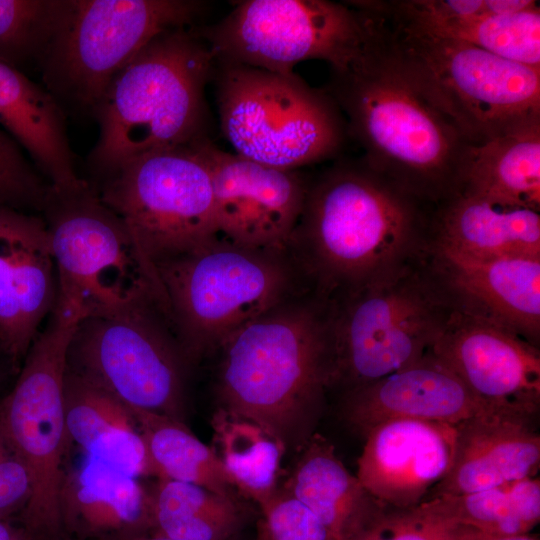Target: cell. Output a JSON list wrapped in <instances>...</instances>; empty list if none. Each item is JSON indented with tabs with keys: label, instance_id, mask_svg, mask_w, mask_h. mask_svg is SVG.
I'll return each mask as SVG.
<instances>
[{
	"label": "cell",
	"instance_id": "35",
	"mask_svg": "<svg viewBox=\"0 0 540 540\" xmlns=\"http://www.w3.org/2000/svg\"><path fill=\"white\" fill-rule=\"evenodd\" d=\"M459 526L435 497L415 507H387L359 540H452Z\"/></svg>",
	"mask_w": 540,
	"mask_h": 540
},
{
	"label": "cell",
	"instance_id": "33",
	"mask_svg": "<svg viewBox=\"0 0 540 540\" xmlns=\"http://www.w3.org/2000/svg\"><path fill=\"white\" fill-rule=\"evenodd\" d=\"M62 0H0V61L21 71L50 40Z\"/></svg>",
	"mask_w": 540,
	"mask_h": 540
},
{
	"label": "cell",
	"instance_id": "3",
	"mask_svg": "<svg viewBox=\"0 0 540 540\" xmlns=\"http://www.w3.org/2000/svg\"><path fill=\"white\" fill-rule=\"evenodd\" d=\"M221 407L302 446L326 390L331 362L326 303L292 297L234 332L219 348Z\"/></svg>",
	"mask_w": 540,
	"mask_h": 540
},
{
	"label": "cell",
	"instance_id": "8",
	"mask_svg": "<svg viewBox=\"0 0 540 540\" xmlns=\"http://www.w3.org/2000/svg\"><path fill=\"white\" fill-rule=\"evenodd\" d=\"M57 274V298L84 318L156 308L171 320L156 267L126 223L90 184L53 190L42 212Z\"/></svg>",
	"mask_w": 540,
	"mask_h": 540
},
{
	"label": "cell",
	"instance_id": "38",
	"mask_svg": "<svg viewBox=\"0 0 540 540\" xmlns=\"http://www.w3.org/2000/svg\"><path fill=\"white\" fill-rule=\"evenodd\" d=\"M30 495L29 472L0 425V519L24 509Z\"/></svg>",
	"mask_w": 540,
	"mask_h": 540
},
{
	"label": "cell",
	"instance_id": "21",
	"mask_svg": "<svg viewBox=\"0 0 540 540\" xmlns=\"http://www.w3.org/2000/svg\"><path fill=\"white\" fill-rule=\"evenodd\" d=\"M536 416L498 409L455 424L452 465L429 499L482 491L535 477L540 467Z\"/></svg>",
	"mask_w": 540,
	"mask_h": 540
},
{
	"label": "cell",
	"instance_id": "11",
	"mask_svg": "<svg viewBox=\"0 0 540 540\" xmlns=\"http://www.w3.org/2000/svg\"><path fill=\"white\" fill-rule=\"evenodd\" d=\"M83 318L76 305L56 299L13 388L0 402L2 430L30 475L31 495L23 509L29 540L63 536L58 500L69 442L64 388L69 347Z\"/></svg>",
	"mask_w": 540,
	"mask_h": 540
},
{
	"label": "cell",
	"instance_id": "2",
	"mask_svg": "<svg viewBox=\"0 0 540 540\" xmlns=\"http://www.w3.org/2000/svg\"><path fill=\"white\" fill-rule=\"evenodd\" d=\"M363 22V21H362ZM364 25V23H363ZM365 28V40L324 89L370 168L434 206L461 188L469 144L403 77Z\"/></svg>",
	"mask_w": 540,
	"mask_h": 540
},
{
	"label": "cell",
	"instance_id": "5",
	"mask_svg": "<svg viewBox=\"0 0 540 540\" xmlns=\"http://www.w3.org/2000/svg\"><path fill=\"white\" fill-rule=\"evenodd\" d=\"M215 57L197 26L168 29L112 79L93 111L99 136L88 155L104 179L144 154L206 136L205 87Z\"/></svg>",
	"mask_w": 540,
	"mask_h": 540
},
{
	"label": "cell",
	"instance_id": "29",
	"mask_svg": "<svg viewBox=\"0 0 540 540\" xmlns=\"http://www.w3.org/2000/svg\"><path fill=\"white\" fill-rule=\"evenodd\" d=\"M374 6L421 32L459 40L501 58L540 69V8L536 4L512 13H485L450 18H407Z\"/></svg>",
	"mask_w": 540,
	"mask_h": 540
},
{
	"label": "cell",
	"instance_id": "22",
	"mask_svg": "<svg viewBox=\"0 0 540 540\" xmlns=\"http://www.w3.org/2000/svg\"><path fill=\"white\" fill-rule=\"evenodd\" d=\"M64 536L77 540H141L154 534L151 490L138 478L85 454L65 467L59 492Z\"/></svg>",
	"mask_w": 540,
	"mask_h": 540
},
{
	"label": "cell",
	"instance_id": "27",
	"mask_svg": "<svg viewBox=\"0 0 540 540\" xmlns=\"http://www.w3.org/2000/svg\"><path fill=\"white\" fill-rule=\"evenodd\" d=\"M460 191L498 205L539 212L540 123L469 145Z\"/></svg>",
	"mask_w": 540,
	"mask_h": 540
},
{
	"label": "cell",
	"instance_id": "25",
	"mask_svg": "<svg viewBox=\"0 0 540 540\" xmlns=\"http://www.w3.org/2000/svg\"><path fill=\"white\" fill-rule=\"evenodd\" d=\"M301 447L283 490L309 508L334 540H359L387 507L348 471L325 437L313 434Z\"/></svg>",
	"mask_w": 540,
	"mask_h": 540
},
{
	"label": "cell",
	"instance_id": "23",
	"mask_svg": "<svg viewBox=\"0 0 540 540\" xmlns=\"http://www.w3.org/2000/svg\"><path fill=\"white\" fill-rule=\"evenodd\" d=\"M0 126L26 150L54 191L89 185L75 170L63 108L43 85L1 61Z\"/></svg>",
	"mask_w": 540,
	"mask_h": 540
},
{
	"label": "cell",
	"instance_id": "36",
	"mask_svg": "<svg viewBox=\"0 0 540 540\" xmlns=\"http://www.w3.org/2000/svg\"><path fill=\"white\" fill-rule=\"evenodd\" d=\"M260 510L270 540H334L311 510L283 489Z\"/></svg>",
	"mask_w": 540,
	"mask_h": 540
},
{
	"label": "cell",
	"instance_id": "28",
	"mask_svg": "<svg viewBox=\"0 0 540 540\" xmlns=\"http://www.w3.org/2000/svg\"><path fill=\"white\" fill-rule=\"evenodd\" d=\"M212 447L236 490L259 508L273 498L284 442L262 425L218 408L211 419Z\"/></svg>",
	"mask_w": 540,
	"mask_h": 540
},
{
	"label": "cell",
	"instance_id": "9",
	"mask_svg": "<svg viewBox=\"0 0 540 540\" xmlns=\"http://www.w3.org/2000/svg\"><path fill=\"white\" fill-rule=\"evenodd\" d=\"M213 76L221 129L238 156L298 170L341 151L347 127L339 107L295 72L215 60Z\"/></svg>",
	"mask_w": 540,
	"mask_h": 540
},
{
	"label": "cell",
	"instance_id": "17",
	"mask_svg": "<svg viewBox=\"0 0 540 540\" xmlns=\"http://www.w3.org/2000/svg\"><path fill=\"white\" fill-rule=\"evenodd\" d=\"M57 299V274L46 222L0 206V350L17 367Z\"/></svg>",
	"mask_w": 540,
	"mask_h": 540
},
{
	"label": "cell",
	"instance_id": "12",
	"mask_svg": "<svg viewBox=\"0 0 540 540\" xmlns=\"http://www.w3.org/2000/svg\"><path fill=\"white\" fill-rule=\"evenodd\" d=\"M199 140L132 159L96 189L153 263L217 235L212 174Z\"/></svg>",
	"mask_w": 540,
	"mask_h": 540
},
{
	"label": "cell",
	"instance_id": "20",
	"mask_svg": "<svg viewBox=\"0 0 540 540\" xmlns=\"http://www.w3.org/2000/svg\"><path fill=\"white\" fill-rule=\"evenodd\" d=\"M342 415L365 434L390 419L410 418L455 425L498 410L478 399L429 353L419 362L373 383L344 392Z\"/></svg>",
	"mask_w": 540,
	"mask_h": 540
},
{
	"label": "cell",
	"instance_id": "14",
	"mask_svg": "<svg viewBox=\"0 0 540 540\" xmlns=\"http://www.w3.org/2000/svg\"><path fill=\"white\" fill-rule=\"evenodd\" d=\"M197 31L216 61L292 74L307 60L344 69L359 53L365 28L346 2L327 0H249L219 22Z\"/></svg>",
	"mask_w": 540,
	"mask_h": 540
},
{
	"label": "cell",
	"instance_id": "43",
	"mask_svg": "<svg viewBox=\"0 0 540 540\" xmlns=\"http://www.w3.org/2000/svg\"><path fill=\"white\" fill-rule=\"evenodd\" d=\"M55 540H77V539H73V538H70V537H67V536L63 535V536H61V537H59V538H57Z\"/></svg>",
	"mask_w": 540,
	"mask_h": 540
},
{
	"label": "cell",
	"instance_id": "26",
	"mask_svg": "<svg viewBox=\"0 0 540 540\" xmlns=\"http://www.w3.org/2000/svg\"><path fill=\"white\" fill-rule=\"evenodd\" d=\"M64 411L69 441L85 454L138 479L156 477L134 415L110 392L67 369Z\"/></svg>",
	"mask_w": 540,
	"mask_h": 540
},
{
	"label": "cell",
	"instance_id": "1",
	"mask_svg": "<svg viewBox=\"0 0 540 540\" xmlns=\"http://www.w3.org/2000/svg\"><path fill=\"white\" fill-rule=\"evenodd\" d=\"M432 208L361 158L340 161L309 183L287 247L313 293L328 300L423 254Z\"/></svg>",
	"mask_w": 540,
	"mask_h": 540
},
{
	"label": "cell",
	"instance_id": "34",
	"mask_svg": "<svg viewBox=\"0 0 540 540\" xmlns=\"http://www.w3.org/2000/svg\"><path fill=\"white\" fill-rule=\"evenodd\" d=\"M51 193L50 183L0 127V206L42 213Z\"/></svg>",
	"mask_w": 540,
	"mask_h": 540
},
{
	"label": "cell",
	"instance_id": "41",
	"mask_svg": "<svg viewBox=\"0 0 540 540\" xmlns=\"http://www.w3.org/2000/svg\"><path fill=\"white\" fill-rule=\"evenodd\" d=\"M255 540H270L262 519L258 521Z\"/></svg>",
	"mask_w": 540,
	"mask_h": 540
},
{
	"label": "cell",
	"instance_id": "42",
	"mask_svg": "<svg viewBox=\"0 0 540 540\" xmlns=\"http://www.w3.org/2000/svg\"><path fill=\"white\" fill-rule=\"evenodd\" d=\"M141 540H176V539H172V538H169V537H166V536H162V535H159V534H152L146 538H143Z\"/></svg>",
	"mask_w": 540,
	"mask_h": 540
},
{
	"label": "cell",
	"instance_id": "4",
	"mask_svg": "<svg viewBox=\"0 0 540 540\" xmlns=\"http://www.w3.org/2000/svg\"><path fill=\"white\" fill-rule=\"evenodd\" d=\"M347 3L409 84L469 145L540 123V69L416 30L371 0Z\"/></svg>",
	"mask_w": 540,
	"mask_h": 540
},
{
	"label": "cell",
	"instance_id": "31",
	"mask_svg": "<svg viewBox=\"0 0 540 540\" xmlns=\"http://www.w3.org/2000/svg\"><path fill=\"white\" fill-rule=\"evenodd\" d=\"M146 443L157 479L204 487L236 498V489L212 447L200 441L184 422L130 409Z\"/></svg>",
	"mask_w": 540,
	"mask_h": 540
},
{
	"label": "cell",
	"instance_id": "15",
	"mask_svg": "<svg viewBox=\"0 0 540 540\" xmlns=\"http://www.w3.org/2000/svg\"><path fill=\"white\" fill-rule=\"evenodd\" d=\"M212 174L217 235L250 247L285 248L309 182L299 170L274 168L198 142Z\"/></svg>",
	"mask_w": 540,
	"mask_h": 540
},
{
	"label": "cell",
	"instance_id": "10",
	"mask_svg": "<svg viewBox=\"0 0 540 540\" xmlns=\"http://www.w3.org/2000/svg\"><path fill=\"white\" fill-rule=\"evenodd\" d=\"M196 0H62L38 62L43 86L65 113L92 116L116 74L155 36L197 26Z\"/></svg>",
	"mask_w": 540,
	"mask_h": 540
},
{
	"label": "cell",
	"instance_id": "18",
	"mask_svg": "<svg viewBox=\"0 0 540 540\" xmlns=\"http://www.w3.org/2000/svg\"><path fill=\"white\" fill-rule=\"evenodd\" d=\"M356 477L388 508L415 507L448 473L456 429L448 423L410 418L383 421L364 436Z\"/></svg>",
	"mask_w": 540,
	"mask_h": 540
},
{
	"label": "cell",
	"instance_id": "19",
	"mask_svg": "<svg viewBox=\"0 0 540 540\" xmlns=\"http://www.w3.org/2000/svg\"><path fill=\"white\" fill-rule=\"evenodd\" d=\"M427 259L454 309L538 345L540 258H472L433 246Z\"/></svg>",
	"mask_w": 540,
	"mask_h": 540
},
{
	"label": "cell",
	"instance_id": "13",
	"mask_svg": "<svg viewBox=\"0 0 540 540\" xmlns=\"http://www.w3.org/2000/svg\"><path fill=\"white\" fill-rule=\"evenodd\" d=\"M187 364L167 314L145 308L82 319L67 369L130 409L184 422Z\"/></svg>",
	"mask_w": 540,
	"mask_h": 540
},
{
	"label": "cell",
	"instance_id": "40",
	"mask_svg": "<svg viewBox=\"0 0 540 540\" xmlns=\"http://www.w3.org/2000/svg\"><path fill=\"white\" fill-rule=\"evenodd\" d=\"M0 540H29L24 529L17 530L4 519H0Z\"/></svg>",
	"mask_w": 540,
	"mask_h": 540
},
{
	"label": "cell",
	"instance_id": "37",
	"mask_svg": "<svg viewBox=\"0 0 540 540\" xmlns=\"http://www.w3.org/2000/svg\"><path fill=\"white\" fill-rule=\"evenodd\" d=\"M390 12L407 18H450L512 13L536 5L533 0H380Z\"/></svg>",
	"mask_w": 540,
	"mask_h": 540
},
{
	"label": "cell",
	"instance_id": "24",
	"mask_svg": "<svg viewBox=\"0 0 540 540\" xmlns=\"http://www.w3.org/2000/svg\"><path fill=\"white\" fill-rule=\"evenodd\" d=\"M429 243L479 259L540 258V214L460 191L433 206Z\"/></svg>",
	"mask_w": 540,
	"mask_h": 540
},
{
	"label": "cell",
	"instance_id": "16",
	"mask_svg": "<svg viewBox=\"0 0 540 540\" xmlns=\"http://www.w3.org/2000/svg\"><path fill=\"white\" fill-rule=\"evenodd\" d=\"M429 354L488 406L538 415L540 351L522 337L454 309Z\"/></svg>",
	"mask_w": 540,
	"mask_h": 540
},
{
	"label": "cell",
	"instance_id": "30",
	"mask_svg": "<svg viewBox=\"0 0 540 540\" xmlns=\"http://www.w3.org/2000/svg\"><path fill=\"white\" fill-rule=\"evenodd\" d=\"M151 494L154 534L176 540H231L243 525L238 499L204 487L158 479Z\"/></svg>",
	"mask_w": 540,
	"mask_h": 540
},
{
	"label": "cell",
	"instance_id": "39",
	"mask_svg": "<svg viewBox=\"0 0 540 540\" xmlns=\"http://www.w3.org/2000/svg\"><path fill=\"white\" fill-rule=\"evenodd\" d=\"M452 540H538V538L530 534L512 537L496 536L460 525Z\"/></svg>",
	"mask_w": 540,
	"mask_h": 540
},
{
	"label": "cell",
	"instance_id": "7",
	"mask_svg": "<svg viewBox=\"0 0 540 540\" xmlns=\"http://www.w3.org/2000/svg\"><path fill=\"white\" fill-rule=\"evenodd\" d=\"M326 303L330 388H358L421 361L454 307L426 250Z\"/></svg>",
	"mask_w": 540,
	"mask_h": 540
},
{
	"label": "cell",
	"instance_id": "6",
	"mask_svg": "<svg viewBox=\"0 0 540 540\" xmlns=\"http://www.w3.org/2000/svg\"><path fill=\"white\" fill-rule=\"evenodd\" d=\"M154 265L188 363L219 350L273 307L312 291L288 247H250L219 235Z\"/></svg>",
	"mask_w": 540,
	"mask_h": 540
},
{
	"label": "cell",
	"instance_id": "32",
	"mask_svg": "<svg viewBox=\"0 0 540 540\" xmlns=\"http://www.w3.org/2000/svg\"><path fill=\"white\" fill-rule=\"evenodd\" d=\"M436 498L459 525L491 535H528L540 520L537 476L482 491Z\"/></svg>",
	"mask_w": 540,
	"mask_h": 540
}]
</instances>
